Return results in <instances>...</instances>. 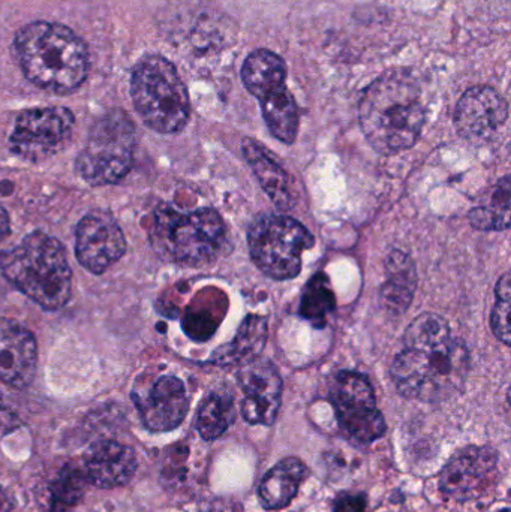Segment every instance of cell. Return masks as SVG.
<instances>
[{
  "label": "cell",
  "mask_w": 511,
  "mask_h": 512,
  "mask_svg": "<svg viewBox=\"0 0 511 512\" xmlns=\"http://www.w3.org/2000/svg\"><path fill=\"white\" fill-rule=\"evenodd\" d=\"M470 352L453 336L449 322L423 313L404 334V348L392 364V379L402 396L422 402H443L467 381Z\"/></svg>",
  "instance_id": "cell-1"
},
{
  "label": "cell",
  "mask_w": 511,
  "mask_h": 512,
  "mask_svg": "<svg viewBox=\"0 0 511 512\" xmlns=\"http://www.w3.org/2000/svg\"><path fill=\"white\" fill-rule=\"evenodd\" d=\"M360 128L381 155H396L419 140L426 122L422 90L407 71H392L377 78L363 93Z\"/></svg>",
  "instance_id": "cell-2"
},
{
  "label": "cell",
  "mask_w": 511,
  "mask_h": 512,
  "mask_svg": "<svg viewBox=\"0 0 511 512\" xmlns=\"http://www.w3.org/2000/svg\"><path fill=\"white\" fill-rule=\"evenodd\" d=\"M14 53L24 77L48 92H74L89 74L87 45L63 24L33 21L21 27Z\"/></svg>",
  "instance_id": "cell-3"
},
{
  "label": "cell",
  "mask_w": 511,
  "mask_h": 512,
  "mask_svg": "<svg viewBox=\"0 0 511 512\" xmlns=\"http://www.w3.org/2000/svg\"><path fill=\"white\" fill-rule=\"evenodd\" d=\"M3 276L45 310H59L71 297L72 273L65 249L53 237L33 233L0 254Z\"/></svg>",
  "instance_id": "cell-4"
},
{
  "label": "cell",
  "mask_w": 511,
  "mask_h": 512,
  "mask_svg": "<svg viewBox=\"0 0 511 512\" xmlns=\"http://www.w3.org/2000/svg\"><path fill=\"white\" fill-rule=\"evenodd\" d=\"M224 221L213 209L183 213L171 206L156 209L152 242L168 261L201 267L215 261L225 245Z\"/></svg>",
  "instance_id": "cell-5"
},
{
  "label": "cell",
  "mask_w": 511,
  "mask_h": 512,
  "mask_svg": "<svg viewBox=\"0 0 511 512\" xmlns=\"http://www.w3.org/2000/svg\"><path fill=\"white\" fill-rule=\"evenodd\" d=\"M131 95L135 110L153 131L176 134L188 123V90L176 66L165 57L146 56L135 65Z\"/></svg>",
  "instance_id": "cell-6"
},
{
  "label": "cell",
  "mask_w": 511,
  "mask_h": 512,
  "mask_svg": "<svg viewBox=\"0 0 511 512\" xmlns=\"http://www.w3.org/2000/svg\"><path fill=\"white\" fill-rule=\"evenodd\" d=\"M135 125L125 111L113 110L96 120L75 170L93 186L122 180L134 162Z\"/></svg>",
  "instance_id": "cell-7"
},
{
  "label": "cell",
  "mask_w": 511,
  "mask_h": 512,
  "mask_svg": "<svg viewBox=\"0 0 511 512\" xmlns=\"http://www.w3.org/2000/svg\"><path fill=\"white\" fill-rule=\"evenodd\" d=\"M246 89L261 102L264 120L273 137L285 144L294 143L299 131V111L285 86L287 65L270 50H255L242 68Z\"/></svg>",
  "instance_id": "cell-8"
},
{
  "label": "cell",
  "mask_w": 511,
  "mask_h": 512,
  "mask_svg": "<svg viewBox=\"0 0 511 512\" xmlns=\"http://www.w3.org/2000/svg\"><path fill=\"white\" fill-rule=\"evenodd\" d=\"M248 245L252 261L266 276L288 280L300 273L303 252L314 246V237L296 219L263 215L249 228Z\"/></svg>",
  "instance_id": "cell-9"
},
{
  "label": "cell",
  "mask_w": 511,
  "mask_h": 512,
  "mask_svg": "<svg viewBox=\"0 0 511 512\" xmlns=\"http://www.w3.org/2000/svg\"><path fill=\"white\" fill-rule=\"evenodd\" d=\"M330 400L335 406L339 424L354 441L371 444L386 432L374 390L360 373H338L330 388Z\"/></svg>",
  "instance_id": "cell-10"
},
{
  "label": "cell",
  "mask_w": 511,
  "mask_h": 512,
  "mask_svg": "<svg viewBox=\"0 0 511 512\" xmlns=\"http://www.w3.org/2000/svg\"><path fill=\"white\" fill-rule=\"evenodd\" d=\"M74 125V114L68 108H32L23 111L15 120L9 144L15 155L39 161L66 146Z\"/></svg>",
  "instance_id": "cell-11"
},
{
  "label": "cell",
  "mask_w": 511,
  "mask_h": 512,
  "mask_svg": "<svg viewBox=\"0 0 511 512\" xmlns=\"http://www.w3.org/2000/svg\"><path fill=\"white\" fill-rule=\"evenodd\" d=\"M125 252V236L117 222L107 213H89L77 225L75 254L78 262L92 273H104Z\"/></svg>",
  "instance_id": "cell-12"
},
{
  "label": "cell",
  "mask_w": 511,
  "mask_h": 512,
  "mask_svg": "<svg viewBox=\"0 0 511 512\" xmlns=\"http://www.w3.org/2000/svg\"><path fill=\"white\" fill-rule=\"evenodd\" d=\"M507 119L509 104L492 87H471L456 105V129L462 138L474 144L491 140Z\"/></svg>",
  "instance_id": "cell-13"
},
{
  "label": "cell",
  "mask_w": 511,
  "mask_h": 512,
  "mask_svg": "<svg viewBox=\"0 0 511 512\" xmlns=\"http://www.w3.org/2000/svg\"><path fill=\"white\" fill-rule=\"evenodd\" d=\"M239 384L245 394L243 418L249 424H273L282 397V379L276 367L261 357L248 361L240 366Z\"/></svg>",
  "instance_id": "cell-14"
},
{
  "label": "cell",
  "mask_w": 511,
  "mask_h": 512,
  "mask_svg": "<svg viewBox=\"0 0 511 512\" xmlns=\"http://www.w3.org/2000/svg\"><path fill=\"white\" fill-rule=\"evenodd\" d=\"M132 399L144 426L152 432L176 429L188 414V394L176 376H161L146 393H132Z\"/></svg>",
  "instance_id": "cell-15"
},
{
  "label": "cell",
  "mask_w": 511,
  "mask_h": 512,
  "mask_svg": "<svg viewBox=\"0 0 511 512\" xmlns=\"http://www.w3.org/2000/svg\"><path fill=\"white\" fill-rule=\"evenodd\" d=\"M38 366V348L24 325L0 318V381L15 388L32 384Z\"/></svg>",
  "instance_id": "cell-16"
},
{
  "label": "cell",
  "mask_w": 511,
  "mask_h": 512,
  "mask_svg": "<svg viewBox=\"0 0 511 512\" xmlns=\"http://www.w3.org/2000/svg\"><path fill=\"white\" fill-rule=\"evenodd\" d=\"M83 463L86 483L101 489L125 486L137 471L135 451L113 441L92 445L87 450Z\"/></svg>",
  "instance_id": "cell-17"
},
{
  "label": "cell",
  "mask_w": 511,
  "mask_h": 512,
  "mask_svg": "<svg viewBox=\"0 0 511 512\" xmlns=\"http://www.w3.org/2000/svg\"><path fill=\"white\" fill-rule=\"evenodd\" d=\"M497 465V454L489 448L471 447L459 453L444 468L441 489L449 495L462 496L476 490Z\"/></svg>",
  "instance_id": "cell-18"
},
{
  "label": "cell",
  "mask_w": 511,
  "mask_h": 512,
  "mask_svg": "<svg viewBox=\"0 0 511 512\" xmlns=\"http://www.w3.org/2000/svg\"><path fill=\"white\" fill-rule=\"evenodd\" d=\"M242 150L246 162L254 171L261 188L269 195L272 203L278 209H290L293 206V194H291L290 180L284 168L267 153L261 144L251 138L243 140Z\"/></svg>",
  "instance_id": "cell-19"
},
{
  "label": "cell",
  "mask_w": 511,
  "mask_h": 512,
  "mask_svg": "<svg viewBox=\"0 0 511 512\" xmlns=\"http://www.w3.org/2000/svg\"><path fill=\"white\" fill-rule=\"evenodd\" d=\"M417 273L410 256L393 251L386 259V283L381 288V303L393 315L405 312L413 301Z\"/></svg>",
  "instance_id": "cell-20"
},
{
  "label": "cell",
  "mask_w": 511,
  "mask_h": 512,
  "mask_svg": "<svg viewBox=\"0 0 511 512\" xmlns=\"http://www.w3.org/2000/svg\"><path fill=\"white\" fill-rule=\"evenodd\" d=\"M306 474L308 471L299 459L290 457L279 462L264 475L258 487V496L263 507L266 510H281L287 507L296 498Z\"/></svg>",
  "instance_id": "cell-21"
},
{
  "label": "cell",
  "mask_w": 511,
  "mask_h": 512,
  "mask_svg": "<svg viewBox=\"0 0 511 512\" xmlns=\"http://www.w3.org/2000/svg\"><path fill=\"white\" fill-rule=\"evenodd\" d=\"M267 342V319L251 315L242 322L236 339L222 348L216 349L212 361L218 366L248 363L260 357Z\"/></svg>",
  "instance_id": "cell-22"
},
{
  "label": "cell",
  "mask_w": 511,
  "mask_h": 512,
  "mask_svg": "<svg viewBox=\"0 0 511 512\" xmlns=\"http://www.w3.org/2000/svg\"><path fill=\"white\" fill-rule=\"evenodd\" d=\"M236 417L231 396L212 393L201 403L197 417V430L204 441H213L227 432Z\"/></svg>",
  "instance_id": "cell-23"
},
{
  "label": "cell",
  "mask_w": 511,
  "mask_h": 512,
  "mask_svg": "<svg viewBox=\"0 0 511 512\" xmlns=\"http://www.w3.org/2000/svg\"><path fill=\"white\" fill-rule=\"evenodd\" d=\"M510 177L506 176L497 186L491 207L471 210V225L482 231H506L510 228Z\"/></svg>",
  "instance_id": "cell-24"
},
{
  "label": "cell",
  "mask_w": 511,
  "mask_h": 512,
  "mask_svg": "<svg viewBox=\"0 0 511 512\" xmlns=\"http://www.w3.org/2000/svg\"><path fill=\"white\" fill-rule=\"evenodd\" d=\"M333 304H335V300H333L332 289L327 285L326 277L320 274V276L314 277L306 288L300 312H302L303 318L309 319L312 324L321 327L326 324L327 316L333 310Z\"/></svg>",
  "instance_id": "cell-25"
},
{
  "label": "cell",
  "mask_w": 511,
  "mask_h": 512,
  "mask_svg": "<svg viewBox=\"0 0 511 512\" xmlns=\"http://www.w3.org/2000/svg\"><path fill=\"white\" fill-rule=\"evenodd\" d=\"M83 472L75 468H66L60 472L59 478L54 481L51 490L53 499V512H66L74 507L83 493Z\"/></svg>",
  "instance_id": "cell-26"
},
{
  "label": "cell",
  "mask_w": 511,
  "mask_h": 512,
  "mask_svg": "<svg viewBox=\"0 0 511 512\" xmlns=\"http://www.w3.org/2000/svg\"><path fill=\"white\" fill-rule=\"evenodd\" d=\"M510 273H504L498 280L497 303L492 310L491 327L495 337L504 345L510 346V304H511Z\"/></svg>",
  "instance_id": "cell-27"
},
{
  "label": "cell",
  "mask_w": 511,
  "mask_h": 512,
  "mask_svg": "<svg viewBox=\"0 0 511 512\" xmlns=\"http://www.w3.org/2000/svg\"><path fill=\"white\" fill-rule=\"evenodd\" d=\"M366 501L363 496L345 495L338 499L333 512H365Z\"/></svg>",
  "instance_id": "cell-28"
},
{
  "label": "cell",
  "mask_w": 511,
  "mask_h": 512,
  "mask_svg": "<svg viewBox=\"0 0 511 512\" xmlns=\"http://www.w3.org/2000/svg\"><path fill=\"white\" fill-rule=\"evenodd\" d=\"M18 424H20V421H18L17 415L12 412V409L6 405L3 397L0 396V430L9 432V430L15 429Z\"/></svg>",
  "instance_id": "cell-29"
},
{
  "label": "cell",
  "mask_w": 511,
  "mask_h": 512,
  "mask_svg": "<svg viewBox=\"0 0 511 512\" xmlns=\"http://www.w3.org/2000/svg\"><path fill=\"white\" fill-rule=\"evenodd\" d=\"M9 230H11V227H9L8 213L0 206V243L9 236Z\"/></svg>",
  "instance_id": "cell-30"
},
{
  "label": "cell",
  "mask_w": 511,
  "mask_h": 512,
  "mask_svg": "<svg viewBox=\"0 0 511 512\" xmlns=\"http://www.w3.org/2000/svg\"><path fill=\"white\" fill-rule=\"evenodd\" d=\"M0 512H12V502L5 492L0 489Z\"/></svg>",
  "instance_id": "cell-31"
}]
</instances>
